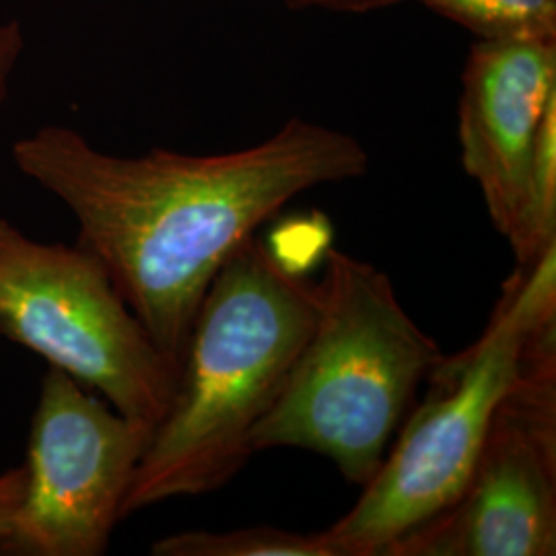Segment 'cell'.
I'll list each match as a JSON object with an SVG mask.
<instances>
[{"mask_svg": "<svg viewBox=\"0 0 556 556\" xmlns=\"http://www.w3.org/2000/svg\"><path fill=\"white\" fill-rule=\"evenodd\" d=\"M556 555V316L528 340L462 493L386 556Z\"/></svg>", "mask_w": 556, "mask_h": 556, "instance_id": "cell-6", "label": "cell"}, {"mask_svg": "<svg viewBox=\"0 0 556 556\" xmlns=\"http://www.w3.org/2000/svg\"><path fill=\"white\" fill-rule=\"evenodd\" d=\"M27 486V468H11L0 475V538L7 536Z\"/></svg>", "mask_w": 556, "mask_h": 556, "instance_id": "cell-13", "label": "cell"}, {"mask_svg": "<svg viewBox=\"0 0 556 556\" xmlns=\"http://www.w3.org/2000/svg\"><path fill=\"white\" fill-rule=\"evenodd\" d=\"M0 337L100 390L124 417L155 431L178 376L119 298L100 260L40 243L0 217Z\"/></svg>", "mask_w": 556, "mask_h": 556, "instance_id": "cell-5", "label": "cell"}, {"mask_svg": "<svg viewBox=\"0 0 556 556\" xmlns=\"http://www.w3.org/2000/svg\"><path fill=\"white\" fill-rule=\"evenodd\" d=\"M23 48H25V34H23L21 21H4L0 25V108L9 96L11 77L17 68Z\"/></svg>", "mask_w": 556, "mask_h": 556, "instance_id": "cell-12", "label": "cell"}, {"mask_svg": "<svg viewBox=\"0 0 556 556\" xmlns=\"http://www.w3.org/2000/svg\"><path fill=\"white\" fill-rule=\"evenodd\" d=\"M151 435L50 365L31 418L25 497L0 555H105Z\"/></svg>", "mask_w": 556, "mask_h": 556, "instance_id": "cell-7", "label": "cell"}, {"mask_svg": "<svg viewBox=\"0 0 556 556\" xmlns=\"http://www.w3.org/2000/svg\"><path fill=\"white\" fill-rule=\"evenodd\" d=\"M507 239L517 266L534 264L556 248V105L542 122L523 202Z\"/></svg>", "mask_w": 556, "mask_h": 556, "instance_id": "cell-9", "label": "cell"}, {"mask_svg": "<svg viewBox=\"0 0 556 556\" xmlns=\"http://www.w3.org/2000/svg\"><path fill=\"white\" fill-rule=\"evenodd\" d=\"M287 2L295 4V7H324V9L363 13V11H371V9L392 4L397 0H287Z\"/></svg>", "mask_w": 556, "mask_h": 556, "instance_id": "cell-14", "label": "cell"}, {"mask_svg": "<svg viewBox=\"0 0 556 556\" xmlns=\"http://www.w3.org/2000/svg\"><path fill=\"white\" fill-rule=\"evenodd\" d=\"M480 40H556V0H418Z\"/></svg>", "mask_w": 556, "mask_h": 556, "instance_id": "cell-11", "label": "cell"}, {"mask_svg": "<svg viewBox=\"0 0 556 556\" xmlns=\"http://www.w3.org/2000/svg\"><path fill=\"white\" fill-rule=\"evenodd\" d=\"M556 316V248L503 282L482 337L429 374L427 396L402 427L357 505L324 530L338 556H386L392 544L456 501L528 340Z\"/></svg>", "mask_w": 556, "mask_h": 556, "instance_id": "cell-4", "label": "cell"}, {"mask_svg": "<svg viewBox=\"0 0 556 556\" xmlns=\"http://www.w3.org/2000/svg\"><path fill=\"white\" fill-rule=\"evenodd\" d=\"M556 105V40H480L459 100L464 172L503 238L516 225L538 135Z\"/></svg>", "mask_w": 556, "mask_h": 556, "instance_id": "cell-8", "label": "cell"}, {"mask_svg": "<svg viewBox=\"0 0 556 556\" xmlns=\"http://www.w3.org/2000/svg\"><path fill=\"white\" fill-rule=\"evenodd\" d=\"M318 312L252 452L298 447L365 486L378 475L418 386L445 357L397 301L390 277L337 248L316 282Z\"/></svg>", "mask_w": 556, "mask_h": 556, "instance_id": "cell-3", "label": "cell"}, {"mask_svg": "<svg viewBox=\"0 0 556 556\" xmlns=\"http://www.w3.org/2000/svg\"><path fill=\"white\" fill-rule=\"evenodd\" d=\"M11 153L73 211L77 245L100 260L176 376L200 303L239 245L301 192L369 167L357 139L299 118L220 155L116 157L66 126H43Z\"/></svg>", "mask_w": 556, "mask_h": 556, "instance_id": "cell-1", "label": "cell"}, {"mask_svg": "<svg viewBox=\"0 0 556 556\" xmlns=\"http://www.w3.org/2000/svg\"><path fill=\"white\" fill-rule=\"evenodd\" d=\"M153 556H338L324 532L299 534L273 526L231 532H179L151 546Z\"/></svg>", "mask_w": 556, "mask_h": 556, "instance_id": "cell-10", "label": "cell"}, {"mask_svg": "<svg viewBox=\"0 0 556 556\" xmlns=\"http://www.w3.org/2000/svg\"><path fill=\"white\" fill-rule=\"evenodd\" d=\"M316 282L248 238L223 264L192 324L169 408L119 516L220 489L252 457L250 438L309 337Z\"/></svg>", "mask_w": 556, "mask_h": 556, "instance_id": "cell-2", "label": "cell"}]
</instances>
